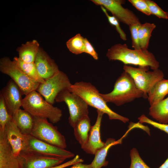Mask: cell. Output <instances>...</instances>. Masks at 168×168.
Masks as SVG:
<instances>
[{
  "instance_id": "obj_1",
  "label": "cell",
  "mask_w": 168,
  "mask_h": 168,
  "mask_svg": "<svg viewBox=\"0 0 168 168\" xmlns=\"http://www.w3.org/2000/svg\"><path fill=\"white\" fill-rule=\"evenodd\" d=\"M106 56L110 60H118L126 65L147 66L153 70L159 68L160 66L154 55L147 49H131L125 44L118 43L112 46L108 49Z\"/></svg>"
},
{
  "instance_id": "obj_2",
  "label": "cell",
  "mask_w": 168,
  "mask_h": 168,
  "mask_svg": "<svg viewBox=\"0 0 168 168\" xmlns=\"http://www.w3.org/2000/svg\"><path fill=\"white\" fill-rule=\"evenodd\" d=\"M100 95L106 103H112L118 106L144 97L143 92L138 88L130 75L125 71L116 80L111 92Z\"/></svg>"
},
{
  "instance_id": "obj_3",
  "label": "cell",
  "mask_w": 168,
  "mask_h": 168,
  "mask_svg": "<svg viewBox=\"0 0 168 168\" xmlns=\"http://www.w3.org/2000/svg\"><path fill=\"white\" fill-rule=\"evenodd\" d=\"M69 91L82 98L88 105L107 114L110 119H117L124 123L129 121L128 118L112 110L100 95L97 88L91 83L82 81L76 82L72 84Z\"/></svg>"
},
{
  "instance_id": "obj_4",
  "label": "cell",
  "mask_w": 168,
  "mask_h": 168,
  "mask_svg": "<svg viewBox=\"0 0 168 168\" xmlns=\"http://www.w3.org/2000/svg\"><path fill=\"white\" fill-rule=\"evenodd\" d=\"M21 107L33 116L48 119L54 124L60 120L63 114L61 109L49 103L36 91L25 96Z\"/></svg>"
},
{
  "instance_id": "obj_5",
  "label": "cell",
  "mask_w": 168,
  "mask_h": 168,
  "mask_svg": "<svg viewBox=\"0 0 168 168\" xmlns=\"http://www.w3.org/2000/svg\"><path fill=\"white\" fill-rule=\"evenodd\" d=\"M123 68L132 78L138 88L143 92L145 99L148 98V92L156 83L164 78L163 72L159 68L151 71H148V66L135 68L126 65H124Z\"/></svg>"
},
{
  "instance_id": "obj_6",
  "label": "cell",
  "mask_w": 168,
  "mask_h": 168,
  "mask_svg": "<svg viewBox=\"0 0 168 168\" xmlns=\"http://www.w3.org/2000/svg\"><path fill=\"white\" fill-rule=\"evenodd\" d=\"M34 117V116H33ZM30 135L45 142L65 149V138L56 126L49 123L47 119L34 117V124Z\"/></svg>"
},
{
  "instance_id": "obj_7",
  "label": "cell",
  "mask_w": 168,
  "mask_h": 168,
  "mask_svg": "<svg viewBox=\"0 0 168 168\" xmlns=\"http://www.w3.org/2000/svg\"><path fill=\"white\" fill-rule=\"evenodd\" d=\"M0 71L9 76L16 83L22 95L26 96L36 91L40 84L29 78L8 57L0 59Z\"/></svg>"
},
{
  "instance_id": "obj_8",
  "label": "cell",
  "mask_w": 168,
  "mask_h": 168,
  "mask_svg": "<svg viewBox=\"0 0 168 168\" xmlns=\"http://www.w3.org/2000/svg\"><path fill=\"white\" fill-rule=\"evenodd\" d=\"M72 84L67 75L59 71L51 77L40 83L36 91L50 104L53 105L58 94L61 91L69 90Z\"/></svg>"
},
{
  "instance_id": "obj_9",
  "label": "cell",
  "mask_w": 168,
  "mask_h": 168,
  "mask_svg": "<svg viewBox=\"0 0 168 168\" xmlns=\"http://www.w3.org/2000/svg\"><path fill=\"white\" fill-rule=\"evenodd\" d=\"M55 101L64 102L67 105L69 113V123L72 128L76 123L83 117L88 115V105L81 97L70 91H63L57 96Z\"/></svg>"
},
{
  "instance_id": "obj_10",
  "label": "cell",
  "mask_w": 168,
  "mask_h": 168,
  "mask_svg": "<svg viewBox=\"0 0 168 168\" xmlns=\"http://www.w3.org/2000/svg\"><path fill=\"white\" fill-rule=\"evenodd\" d=\"M17 157L21 168H49L61 164L64 161L28 149L22 150Z\"/></svg>"
},
{
  "instance_id": "obj_11",
  "label": "cell",
  "mask_w": 168,
  "mask_h": 168,
  "mask_svg": "<svg viewBox=\"0 0 168 168\" xmlns=\"http://www.w3.org/2000/svg\"><path fill=\"white\" fill-rule=\"evenodd\" d=\"M24 149L31 150L45 156L64 160L74 156V154L70 151L40 140L31 135H26Z\"/></svg>"
},
{
  "instance_id": "obj_12",
  "label": "cell",
  "mask_w": 168,
  "mask_h": 168,
  "mask_svg": "<svg viewBox=\"0 0 168 168\" xmlns=\"http://www.w3.org/2000/svg\"><path fill=\"white\" fill-rule=\"evenodd\" d=\"M97 5L103 6L110 12L113 16L119 21L128 25L129 27L140 23L139 19L131 10L124 8L122 5L125 1L123 0H91Z\"/></svg>"
},
{
  "instance_id": "obj_13",
  "label": "cell",
  "mask_w": 168,
  "mask_h": 168,
  "mask_svg": "<svg viewBox=\"0 0 168 168\" xmlns=\"http://www.w3.org/2000/svg\"><path fill=\"white\" fill-rule=\"evenodd\" d=\"M0 94L3 97L9 114L12 117L15 113L22 106V94L21 89L11 79L2 89Z\"/></svg>"
},
{
  "instance_id": "obj_14",
  "label": "cell",
  "mask_w": 168,
  "mask_h": 168,
  "mask_svg": "<svg viewBox=\"0 0 168 168\" xmlns=\"http://www.w3.org/2000/svg\"><path fill=\"white\" fill-rule=\"evenodd\" d=\"M97 118L94 125L91 126L87 140L82 148L86 153L95 155L96 152L105 145L100 138V130L102 116V112L96 110Z\"/></svg>"
},
{
  "instance_id": "obj_15",
  "label": "cell",
  "mask_w": 168,
  "mask_h": 168,
  "mask_svg": "<svg viewBox=\"0 0 168 168\" xmlns=\"http://www.w3.org/2000/svg\"><path fill=\"white\" fill-rule=\"evenodd\" d=\"M34 63L40 75L44 80L53 76L59 71L54 60L40 47Z\"/></svg>"
},
{
  "instance_id": "obj_16",
  "label": "cell",
  "mask_w": 168,
  "mask_h": 168,
  "mask_svg": "<svg viewBox=\"0 0 168 168\" xmlns=\"http://www.w3.org/2000/svg\"><path fill=\"white\" fill-rule=\"evenodd\" d=\"M5 131L13 153L18 156L25 148L26 135L22 133L12 119L6 124Z\"/></svg>"
},
{
  "instance_id": "obj_17",
  "label": "cell",
  "mask_w": 168,
  "mask_h": 168,
  "mask_svg": "<svg viewBox=\"0 0 168 168\" xmlns=\"http://www.w3.org/2000/svg\"><path fill=\"white\" fill-rule=\"evenodd\" d=\"M12 119L24 135H30L34 124V117L25 110L20 109L14 114Z\"/></svg>"
},
{
  "instance_id": "obj_18",
  "label": "cell",
  "mask_w": 168,
  "mask_h": 168,
  "mask_svg": "<svg viewBox=\"0 0 168 168\" xmlns=\"http://www.w3.org/2000/svg\"><path fill=\"white\" fill-rule=\"evenodd\" d=\"M127 132L117 141L112 138H109L106 140L104 147L98 150L95 154V157L91 163L92 168H101L108 165V161L106 160V158L108 150L113 146L121 144L122 140L127 134Z\"/></svg>"
},
{
  "instance_id": "obj_19",
  "label": "cell",
  "mask_w": 168,
  "mask_h": 168,
  "mask_svg": "<svg viewBox=\"0 0 168 168\" xmlns=\"http://www.w3.org/2000/svg\"><path fill=\"white\" fill-rule=\"evenodd\" d=\"M168 94V79L164 78L156 82L147 94V99L150 106L162 101Z\"/></svg>"
},
{
  "instance_id": "obj_20",
  "label": "cell",
  "mask_w": 168,
  "mask_h": 168,
  "mask_svg": "<svg viewBox=\"0 0 168 168\" xmlns=\"http://www.w3.org/2000/svg\"><path fill=\"white\" fill-rule=\"evenodd\" d=\"M39 44L36 40L27 42L18 47L19 58L27 63H34L39 49Z\"/></svg>"
},
{
  "instance_id": "obj_21",
  "label": "cell",
  "mask_w": 168,
  "mask_h": 168,
  "mask_svg": "<svg viewBox=\"0 0 168 168\" xmlns=\"http://www.w3.org/2000/svg\"><path fill=\"white\" fill-rule=\"evenodd\" d=\"M91 127L90 119L87 115L79 120L73 127L75 138L81 146L86 142Z\"/></svg>"
},
{
  "instance_id": "obj_22",
  "label": "cell",
  "mask_w": 168,
  "mask_h": 168,
  "mask_svg": "<svg viewBox=\"0 0 168 168\" xmlns=\"http://www.w3.org/2000/svg\"><path fill=\"white\" fill-rule=\"evenodd\" d=\"M149 114L159 123H168V97L149 108Z\"/></svg>"
},
{
  "instance_id": "obj_23",
  "label": "cell",
  "mask_w": 168,
  "mask_h": 168,
  "mask_svg": "<svg viewBox=\"0 0 168 168\" xmlns=\"http://www.w3.org/2000/svg\"><path fill=\"white\" fill-rule=\"evenodd\" d=\"M13 61L30 79L40 83L44 82L45 80L40 75L34 62L26 63L16 57H14Z\"/></svg>"
},
{
  "instance_id": "obj_24",
  "label": "cell",
  "mask_w": 168,
  "mask_h": 168,
  "mask_svg": "<svg viewBox=\"0 0 168 168\" xmlns=\"http://www.w3.org/2000/svg\"><path fill=\"white\" fill-rule=\"evenodd\" d=\"M156 27L154 23H140L138 29L139 44L141 49L147 50L152 33Z\"/></svg>"
},
{
  "instance_id": "obj_25",
  "label": "cell",
  "mask_w": 168,
  "mask_h": 168,
  "mask_svg": "<svg viewBox=\"0 0 168 168\" xmlns=\"http://www.w3.org/2000/svg\"><path fill=\"white\" fill-rule=\"evenodd\" d=\"M68 50L73 54H79L84 53V38L77 34L66 42Z\"/></svg>"
},
{
  "instance_id": "obj_26",
  "label": "cell",
  "mask_w": 168,
  "mask_h": 168,
  "mask_svg": "<svg viewBox=\"0 0 168 168\" xmlns=\"http://www.w3.org/2000/svg\"><path fill=\"white\" fill-rule=\"evenodd\" d=\"M12 118L7 111L3 97L0 94V128L4 129L7 123Z\"/></svg>"
},
{
  "instance_id": "obj_27",
  "label": "cell",
  "mask_w": 168,
  "mask_h": 168,
  "mask_svg": "<svg viewBox=\"0 0 168 168\" xmlns=\"http://www.w3.org/2000/svg\"><path fill=\"white\" fill-rule=\"evenodd\" d=\"M131 163L129 168H150L140 157L137 150L133 148L130 151Z\"/></svg>"
},
{
  "instance_id": "obj_28",
  "label": "cell",
  "mask_w": 168,
  "mask_h": 168,
  "mask_svg": "<svg viewBox=\"0 0 168 168\" xmlns=\"http://www.w3.org/2000/svg\"><path fill=\"white\" fill-rule=\"evenodd\" d=\"M151 14L159 18L168 19V12L163 11L155 2L151 0H145Z\"/></svg>"
},
{
  "instance_id": "obj_29",
  "label": "cell",
  "mask_w": 168,
  "mask_h": 168,
  "mask_svg": "<svg viewBox=\"0 0 168 168\" xmlns=\"http://www.w3.org/2000/svg\"><path fill=\"white\" fill-rule=\"evenodd\" d=\"M103 12L107 17L109 22L112 25L115 26L116 31L119 34L120 38L123 40H127L126 35L124 32L121 28L118 20L114 16L110 15L107 10L102 6H100Z\"/></svg>"
},
{
  "instance_id": "obj_30",
  "label": "cell",
  "mask_w": 168,
  "mask_h": 168,
  "mask_svg": "<svg viewBox=\"0 0 168 168\" xmlns=\"http://www.w3.org/2000/svg\"><path fill=\"white\" fill-rule=\"evenodd\" d=\"M139 122L146 123L157 128L168 134V124L156 122L149 119L145 115L142 114L138 118Z\"/></svg>"
},
{
  "instance_id": "obj_31",
  "label": "cell",
  "mask_w": 168,
  "mask_h": 168,
  "mask_svg": "<svg viewBox=\"0 0 168 168\" xmlns=\"http://www.w3.org/2000/svg\"><path fill=\"white\" fill-rule=\"evenodd\" d=\"M140 23L136 24L129 26L132 39V47L134 49L137 50L142 49L139 45L138 36V29Z\"/></svg>"
},
{
  "instance_id": "obj_32",
  "label": "cell",
  "mask_w": 168,
  "mask_h": 168,
  "mask_svg": "<svg viewBox=\"0 0 168 168\" xmlns=\"http://www.w3.org/2000/svg\"><path fill=\"white\" fill-rule=\"evenodd\" d=\"M128 1L138 11L148 16L151 15L145 0H129Z\"/></svg>"
},
{
  "instance_id": "obj_33",
  "label": "cell",
  "mask_w": 168,
  "mask_h": 168,
  "mask_svg": "<svg viewBox=\"0 0 168 168\" xmlns=\"http://www.w3.org/2000/svg\"><path fill=\"white\" fill-rule=\"evenodd\" d=\"M84 53L91 55L94 59L98 60V54L91 44L86 38H84Z\"/></svg>"
},
{
  "instance_id": "obj_34",
  "label": "cell",
  "mask_w": 168,
  "mask_h": 168,
  "mask_svg": "<svg viewBox=\"0 0 168 168\" xmlns=\"http://www.w3.org/2000/svg\"><path fill=\"white\" fill-rule=\"evenodd\" d=\"M83 161V160L82 159L80 158L78 155H77L74 158L67 162L49 168H64L69 166L72 165L78 162H82Z\"/></svg>"
},
{
  "instance_id": "obj_35",
  "label": "cell",
  "mask_w": 168,
  "mask_h": 168,
  "mask_svg": "<svg viewBox=\"0 0 168 168\" xmlns=\"http://www.w3.org/2000/svg\"><path fill=\"white\" fill-rule=\"evenodd\" d=\"M70 168H92V167L91 164H83L82 163V162H80L73 165Z\"/></svg>"
},
{
  "instance_id": "obj_36",
  "label": "cell",
  "mask_w": 168,
  "mask_h": 168,
  "mask_svg": "<svg viewBox=\"0 0 168 168\" xmlns=\"http://www.w3.org/2000/svg\"><path fill=\"white\" fill-rule=\"evenodd\" d=\"M158 168H168V158Z\"/></svg>"
}]
</instances>
